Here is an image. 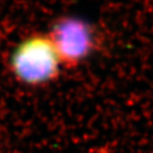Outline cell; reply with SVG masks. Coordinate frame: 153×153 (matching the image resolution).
I'll return each mask as SVG.
<instances>
[{
  "label": "cell",
  "mask_w": 153,
  "mask_h": 153,
  "mask_svg": "<svg viewBox=\"0 0 153 153\" xmlns=\"http://www.w3.org/2000/svg\"><path fill=\"white\" fill-rule=\"evenodd\" d=\"M61 61L48 34L36 33L17 45L10 60L14 76L27 85H44L54 81L61 70Z\"/></svg>",
  "instance_id": "cell-1"
},
{
  "label": "cell",
  "mask_w": 153,
  "mask_h": 153,
  "mask_svg": "<svg viewBox=\"0 0 153 153\" xmlns=\"http://www.w3.org/2000/svg\"><path fill=\"white\" fill-rule=\"evenodd\" d=\"M62 66L76 68L99 49L100 34L87 20L80 17H62L53 24L50 33Z\"/></svg>",
  "instance_id": "cell-2"
}]
</instances>
